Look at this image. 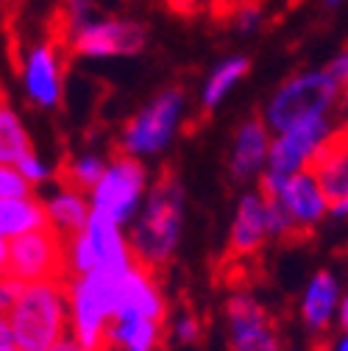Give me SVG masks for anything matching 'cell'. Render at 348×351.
<instances>
[{"label": "cell", "mask_w": 348, "mask_h": 351, "mask_svg": "<svg viewBox=\"0 0 348 351\" xmlns=\"http://www.w3.org/2000/svg\"><path fill=\"white\" fill-rule=\"evenodd\" d=\"M182 112V93H162L145 112H140L123 131V154H156L167 145Z\"/></svg>", "instance_id": "cell-8"}, {"label": "cell", "mask_w": 348, "mask_h": 351, "mask_svg": "<svg viewBox=\"0 0 348 351\" xmlns=\"http://www.w3.org/2000/svg\"><path fill=\"white\" fill-rule=\"evenodd\" d=\"M53 351H86V348H84V346H81L75 337H64V340H62V343H59Z\"/></svg>", "instance_id": "cell-31"}, {"label": "cell", "mask_w": 348, "mask_h": 351, "mask_svg": "<svg viewBox=\"0 0 348 351\" xmlns=\"http://www.w3.org/2000/svg\"><path fill=\"white\" fill-rule=\"evenodd\" d=\"M48 206V217H51V226H56L64 237H75L86 229V221H90V204L84 201L81 193L73 190H62L53 201L45 204Z\"/></svg>", "instance_id": "cell-20"}, {"label": "cell", "mask_w": 348, "mask_h": 351, "mask_svg": "<svg viewBox=\"0 0 348 351\" xmlns=\"http://www.w3.org/2000/svg\"><path fill=\"white\" fill-rule=\"evenodd\" d=\"M340 326H343L345 335H348V295H345V301H343V306H340Z\"/></svg>", "instance_id": "cell-32"}, {"label": "cell", "mask_w": 348, "mask_h": 351, "mask_svg": "<svg viewBox=\"0 0 348 351\" xmlns=\"http://www.w3.org/2000/svg\"><path fill=\"white\" fill-rule=\"evenodd\" d=\"M329 3H337V0H329Z\"/></svg>", "instance_id": "cell-37"}, {"label": "cell", "mask_w": 348, "mask_h": 351, "mask_svg": "<svg viewBox=\"0 0 348 351\" xmlns=\"http://www.w3.org/2000/svg\"><path fill=\"white\" fill-rule=\"evenodd\" d=\"M332 134L329 120L326 117H315L301 125H293L287 131H282V137L271 145L268 154V173L262 176V195H276L279 187L293 179L295 173H301L307 167L312 151Z\"/></svg>", "instance_id": "cell-6"}, {"label": "cell", "mask_w": 348, "mask_h": 351, "mask_svg": "<svg viewBox=\"0 0 348 351\" xmlns=\"http://www.w3.org/2000/svg\"><path fill=\"white\" fill-rule=\"evenodd\" d=\"M343 112H345V120H348V86H345V93H343Z\"/></svg>", "instance_id": "cell-33"}, {"label": "cell", "mask_w": 348, "mask_h": 351, "mask_svg": "<svg viewBox=\"0 0 348 351\" xmlns=\"http://www.w3.org/2000/svg\"><path fill=\"white\" fill-rule=\"evenodd\" d=\"M3 104H6V101H3V93H0V106H3Z\"/></svg>", "instance_id": "cell-36"}, {"label": "cell", "mask_w": 348, "mask_h": 351, "mask_svg": "<svg viewBox=\"0 0 348 351\" xmlns=\"http://www.w3.org/2000/svg\"><path fill=\"white\" fill-rule=\"evenodd\" d=\"M0 198H31V182L14 165H0Z\"/></svg>", "instance_id": "cell-24"}, {"label": "cell", "mask_w": 348, "mask_h": 351, "mask_svg": "<svg viewBox=\"0 0 348 351\" xmlns=\"http://www.w3.org/2000/svg\"><path fill=\"white\" fill-rule=\"evenodd\" d=\"M245 70H248V59H232L223 67H217L212 73L209 84H206V90H203V109L217 106V101H221L232 90L240 75H245Z\"/></svg>", "instance_id": "cell-23"}, {"label": "cell", "mask_w": 348, "mask_h": 351, "mask_svg": "<svg viewBox=\"0 0 348 351\" xmlns=\"http://www.w3.org/2000/svg\"><path fill=\"white\" fill-rule=\"evenodd\" d=\"M17 170L25 176V179H28L31 184H34V182H42V179H48V167L36 159V154H28V156L17 165Z\"/></svg>", "instance_id": "cell-26"}, {"label": "cell", "mask_w": 348, "mask_h": 351, "mask_svg": "<svg viewBox=\"0 0 348 351\" xmlns=\"http://www.w3.org/2000/svg\"><path fill=\"white\" fill-rule=\"evenodd\" d=\"M337 81L329 73H307L287 81L282 90L273 95L268 120L273 128L287 131L293 125H301L315 117H326L334 95H337Z\"/></svg>", "instance_id": "cell-5"}, {"label": "cell", "mask_w": 348, "mask_h": 351, "mask_svg": "<svg viewBox=\"0 0 348 351\" xmlns=\"http://www.w3.org/2000/svg\"><path fill=\"white\" fill-rule=\"evenodd\" d=\"M51 226L48 206L31 198H0V237L17 240L23 234Z\"/></svg>", "instance_id": "cell-18"}, {"label": "cell", "mask_w": 348, "mask_h": 351, "mask_svg": "<svg viewBox=\"0 0 348 351\" xmlns=\"http://www.w3.org/2000/svg\"><path fill=\"white\" fill-rule=\"evenodd\" d=\"M103 162L98 156H78V159H67L59 173H56V182L62 184V190H73V193H90L98 187V182L103 179Z\"/></svg>", "instance_id": "cell-21"}, {"label": "cell", "mask_w": 348, "mask_h": 351, "mask_svg": "<svg viewBox=\"0 0 348 351\" xmlns=\"http://www.w3.org/2000/svg\"><path fill=\"white\" fill-rule=\"evenodd\" d=\"M345 215H348V204H345V209H340V212H337V217H345Z\"/></svg>", "instance_id": "cell-35"}, {"label": "cell", "mask_w": 348, "mask_h": 351, "mask_svg": "<svg viewBox=\"0 0 348 351\" xmlns=\"http://www.w3.org/2000/svg\"><path fill=\"white\" fill-rule=\"evenodd\" d=\"M145 187V170L132 154H117L114 162L106 167L103 179L92 190V209L112 215L117 223L134 215L140 195Z\"/></svg>", "instance_id": "cell-7"}, {"label": "cell", "mask_w": 348, "mask_h": 351, "mask_svg": "<svg viewBox=\"0 0 348 351\" xmlns=\"http://www.w3.org/2000/svg\"><path fill=\"white\" fill-rule=\"evenodd\" d=\"M265 237H268L265 195L262 193H248L237 206V217H234L232 237H229V256L223 262L226 265H240V262L251 259L259 248H262Z\"/></svg>", "instance_id": "cell-11"}, {"label": "cell", "mask_w": 348, "mask_h": 351, "mask_svg": "<svg viewBox=\"0 0 348 351\" xmlns=\"http://www.w3.org/2000/svg\"><path fill=\"white\" fill-rule=\"evenodd\" d=\"M326 73L337 81V86H348V53H343L340 59H334Z\"/></svg>", "instance_id": "cell-28"}, {"label": "cell", "mask_w": 348, "mask_h": 351, "mask_svg": "<svg viewBox=\"0 0 348 351\" xmlns=\"http://www.w3.org/2000/svg\"><path fill=\"white\" fill-rule=\"evenodd\" d=\"M198 335H201L198 318H195V315H184V318L179 321V340H182V343H192V340H198Z\"/></svg>", "instance_id": "cell-27"}, {"label": "cell", "mask_w": 348, "mask_h": 351, "mask_svg": "<svg viewBox=\"0 0 348 351\" xmlns=\"http://www.w3.org/2000/svg\"><path fill=\"white\" fill-rule=\"evenodd\" d=\"M145 45V28L137 23H101L86 25L75 34L73 51L84 56H109V53H137Z\"/></svg>", "instance_id": "cell-13"}, {"label": "cell", "mask_w": 348, "mask_h": 351, "mask_svg": "<svg viewBox=\"0 0 348 351\" xmlns=\"http://www.w3.org/2000/svg\"><path fill=\"white\" fill-rule=\"evenodd\" d=\"M62 51H64L62 45L48 39L28 59V70H25L28 95L45 109H53L62 95Z\"/></svg>", "instance_id": "cell-15"}, {"label": "cell", "mask_w": 348, "mask_h": 351, "mask_svg": "<svg viewBox=\"0 0 348 351\" xmlns=\"http://www.w3.org/2000/svg\"><path fill=\"white\" fill-rule=\"evenodd\" d=\"M182 206H184V195L179 176L173 170H162L145 201L142 217L134 226V234L128 240L137 265L156 271L173 256L182 232Z\"/></svg>", "instance_id": "cell-2"}, {"label": "cell", "mask_w": 348, "mask_h": 351, "mask_svg": "<svg viewBox=\"0 0 348 351\" xmlns=\"http://www.w3.org/2000/svg\"><path fill=\"white\" fill-rule=\"evenodd\" d=\"M271 145H268V131L259 117H251L248 123L240 125L237 140H234V154H232V179L234 182H248L259 173L262 162L268 159Z\"/></svg>", "instance_id": "cell-17"}, {"label": "cell", "mask_w": 348, "mask_h": 351, "mask_svg": "<svg viewBox=\"0 0 348 351\" xmlns=\"http://www.w3.org/2000/svg\"><path fill=\"white\" fill-rule=\"evenodd\" d=\"M176 14H192L198 9V0H164Z\"/></svg>", "instance_id": "cell-29"}, {"label": "cell", "mask_w": 348, "mask_h": 351, "mask_svg": "<svg viewBox=\"0 0 348 351\" xmlns=\"http://www.w3.org/2000/svg\"><path fill=\"white\" fill-rule=\"evenodd\" d=\"M271 198H279L284 204V209L293 215V221L303 232H310L321 221V217L329 212V204H326L318 182L312 179V173H307V170H301V173L293 176V179H287L279 187V193L271 195Z\"/></svg>", "instance_id": "cell-16"}, {"label": "cell", "mask_w": 348, "mask_h": 351, "mask_svg": "<svg viewBox=\"0 0 348 351\" xmlns=\"http://www.w3.org/2000/svg\"><path fill=\"white\" fill-rule=\"evenodd\" d=\"M6 268H9V240L0 237V279L6 276Z\"/></svg>", "instance_id": "cell-30"}, {"label": "cell", "mask_w": 348, "mask_h": 351, "mask_svg": "<svg viewBox=\"0 0 348 351\" xmlns=\"http://www.w3.org/2000/svg\"><path fill=\"white\" fill-rule=\"evenodd\" d=\"M128 274V271H125ZM123 274V276H125ZM106 271H92L70 279V326L73 337L86 351H106V335L117 313L120 279Z\"/></svg>", "instance_id": "cell-3"}, {"label": "cell", "mask_w": 348, "mask_h": 351, "mask_svg": "<svg viewBox=\"0 0 348 351\" xmlns=\"http://www.w3.org/2000/svg\"><path fill=\"white\" fill-rule=\"evenodd\" d=\"M84 232H86V237H90V243H92V251H95V259H98V271L123 276L128 268L134 265L132 245L123 240L120 223L114 221L112 215H106L101 209H92Z\"/></svg>", "instance_id": "cell-14"}, {"label": "cell", "mask_w": 348, "mask_h": 351, "mask_svg": "<svg viewBox=\"0 0 348 351\" xmlns=\"http://www.w3.org/2000/svg\"><path fill=\"white\" fill-rule=\"evenodd\" d=\"M31 151V140L25 134L17 114L3 104L0 106V165H20Z\"/></svg>", "instance_id": "cell-22"}, {"label": "cell", "mask_w": 348, "mask_h": 351, "mask_svg": "<svg viewBox=\"0 0 348 351\" xmlns=\"http://www.w3.org/2000/svg\"><path fill=\"white\" fill-rule=\"evenodd\" d=\"M114 318H148L159 321L164 318V298L156 287L153 271L134 265L120 279V295H117V313Z\"/></svg>", "instance_id": "cell-12"}, {"label": "cell", "mask_w": 348, "mask_h": 351, "mask_svg": "<svg viewBox=\"0 0 348 351\" xmlns=\"http://www.w3.org/2000/svg\"><path fill=\"white\" fill-rule=\"evenodd\" d=\"M6 318L20 351H53L70 329L67 279L25 285Z\"/></svg>", "instance_id": "cell-1"}, {"label": "cell", "mask_w": 348, "mask_h": 351, "mask_svg": "<svg viewBox=\"0 0 348 351\" xmlns=\"http://www.w3.org/2000/svg\"><path fill=\"white\" fill-rule=\"evenodd\" d=\"M318 182L329 209L337 215L348 204V125L332 128V134L312 151L307 167Z\"/></svg>", "instance_id": "cell-9"}, {"label": "cell", "mask_w": 348, "mask_h": 351, "mask_svg": "<svg viewBox=\"0 0 348 351\" xmlns=\"http://www.w3.org/2000/svg\"><path fill=\"white\" fill-rule=\"evenodd\" d=\"M337 351H348V335H345V337L337 343Z\"/></svg>", "instance_id": "cell-34"}, {"label": "cell", "mask_w": 348, "mask_h": 351, "mask_svg": "<svg viewBox=\"0 0 348 351\" xmlns=\"http://www.w3.org/2000/svg\"><path fill=\"white\" fill-rule=\"evenodd\" d=\"M23 287H25V285H20V282H14V279H9V276L0 279V315H9V310L14 306V301L20 298Z\"/></svg>", "instance_id": "cell-25"}, {"label": "cell", "mask_w": 348, "mask_h": 351, "mask_svg": "<svg viewBox=\"0 0 348 351\" xmlns=\"http://www.w3.org/2000/svg\"><path fill=\"white\" fill-rule=\"evenodd\" d=\"M337 306V279L326 271H321L310 287H307V295H303V321H307V326L312 332H321L326 329L332 313Z\"/></svg>", "instance_id": "cell-19"}, {"label": "cell", "mask_w": 348, "mask_h": 351, "mask_svg": "<svg viewBox=\"0 0 348 351\" xmlns=\"http://www.w3.org/2000/svg\"><path fill=\"white\" fill-rule=\"evenodd\" d=\"M6 276L20 285H34L45 279H67V237L56 226L9 240V268Z\"/></svg>", "instance_id": "cell-4"}, {"label": "cell", "mask_w": 348, "mask_h": 351, "mask_svg": "<svg viewBox=\"0 0 348 351\" xmlns=\"http://www.w3.org/2000/svg\"><path fill=\"white\" fill-rule=\"evenodd\" d=\"M232 351H282L271 318L248 293H237L229 301Z\"/></svg>", "instance_id": "cell-10"}]
</instances>
